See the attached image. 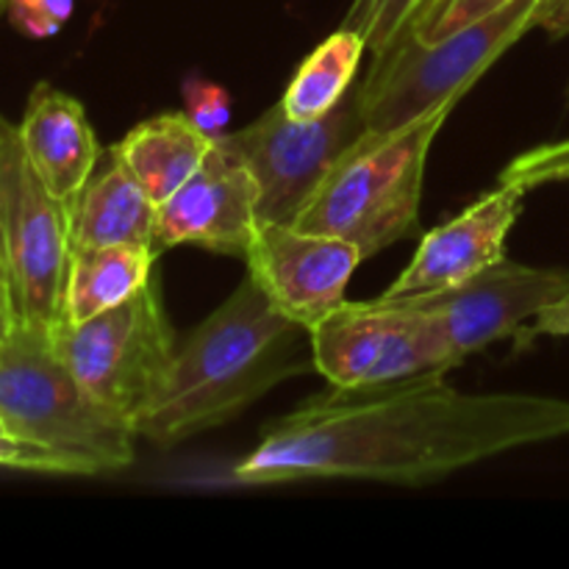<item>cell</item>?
<instances>
[{"label": "cell", "instance_id": "obj_2", "mask_svg": "<svg viewBox=\"0 0 569 569\" xmlns=\"http://www.w3.org/2000/svg\"><path fill=\"white\" fill-rule=\"evenodd\" d=\"M311 359V331L270 303L253 278L178 342L159 392L133 422L139 439L176 448L242 415Z\"/></svg>", "mask_w": 569, "mask_h": 569}, {"label": "cell", "instance_id": "obj_21", "mask_svg": "<svg viewBox=\"0 0 569 569\" xmlns=\"http://www.w3.org/2000/svg\"><path fill=\"white\" fill-rule=\"evenodd\" d=\"M183 103H187V114L200 131L209 133L211 139L222 137L231 122V94L226 87L209 81V78L192 76L183 81L181 87Z\"/></svg>", "mask_w": 569, "mask_h": 569}, {"label": "cell", "instance_id": "obj_27", "mask_svg": "<svg viewBox=\"0 0 569 569\" xmlns=\"http://www.w3.org/2000/svg\"><path fill=\"white\" fill-rule=\"evenodd\" d=\"M9 331H11V311H9V303H6L3 287H0V339H3Z\"/></svg>", "mask_w": 569, "mask_h": 569}, {"label": "cell", "instance_id": "obj_6", "mask_svg": "<svg viewBox=\"0 0 569 569\" xmlns=\"http://www.w3.org/2000/svg\"><path fill=\"white\" fill-rule=\"evenodd\" d=\"M70 256V203L48 192L17 122L0 117V287L11 328L53 333L61 326Z\"/></svg>", "mask_w": 569, "mask_h": 569}, {"label": "cell", "instance_id": "obj_24", "mask_svg": "<svg viewBox=\"0 0 569 569\" xmlns=\"http://www.w3.org/2000/svg\"><path fill=\"white\" fill-rule=\"evenodd\" d=\"M539 337H569V295L567 298L556 300L548 309L539 311L520 333H517V345L526 348L528 342Z\"/></svg>", "mask_w": 569, "mask_h": 569}, {"label": "cell", "instance_id": "obj_3", "mask_svg": "<svg viewBox=\"0 0 569 569\" xmlns=\"http://www.w3.org/2000/svg\"><path fill=\"white\" fill-rule=\"evenodd\" d=\"M0 422L48 459L53 476H103L133 465L137 431L76 381L50 333L11 328L0 339Z\"/></svg>", "mask_w": 569, "mask_h": 569}, {"label": "cell", "instance_id": "obj_14", "mask_svg": "<svg viewBox=\"0 0 569 569\" xmlns=\"http://www.w3.org/2000/svg\"><path fill=\"white\" fill-rule=\"evenodd\" d=\"M17 131L39 181L64 203H70L98 170L100 144L87 111L53 83L42 81L31 89Z\"/></svg>", "mask_w": 569, "mask_h": 569}, {"label": "cell", "instance_id": "obj_23", "mask_svg": "<svg viewBox=\"0 0 569 569\" xmlns=\"http://www.w3.org/2000/svg\"><path fill=\"white\" fill-rule=\"evenodd\" d=\"M509 3L511 0H448V3L439 9V14L433 17L422 31L411 33V37L431 42V39L445 37V33L456 31V28L461 26H470V22L481 20V17L492 14V11L503 9V6Z\"/></svg>", "mask_w": 569, "mask_h": 569}, {"label": "cell", "instance_id": "obj_13", "mask_svg": "<svg viewBox=\"0 0 569 569\" xmlns=\"http://www.w3.org/2000/svg\"><path fill=\"white\" fill-rule=\"evenodd\" d=\"M526 189L498 183L461 214L422 233L415 259L387 289V298L448 289L506 259V239L522 214Z\"/></svg>", "mask_w": 569, "mask_h": 569}, {"label": "cell", "instance_id": "obj_7", "mask_svg": "<svg viewBox=\"0 0 569 569\" xmlns=\"http://www.w3.org/2000/svg\"><path fill=\"white\" fill-rule=\"evenodd\" d=\"M50 342L76 381L131 426L159 392L178 348L156 276L92 320L61 322Z\"/></svg>", "mask_w": 569, "mask_h": 569}, {"label": "cell", "instance_id": "obj_28", "mask_svg": "<svg viewBox=\"0 0 569 569\" xmlns=\"http://www.w3.org/2000/svg\"><path fill=\"white\" fill-rule=\"evenodd\" d=\"M445 3H448V0H433V3H431V9H428V14L426 17H422V22H420V26H417V31H422V28H426L428 26V22H431L433 20V17H437L439 14V9H442V6ZM415 31V33H417ZM409 37H411V33H409Z\"/></svg>", "mask_w": 569, "mask_h": 569}, {"label": "cell", "instance_id": "obj_9", "mask_svg": "<svg viewBox=\"0 0 569 569\" xmlns=\"http://www.w3.org/2000/svg\"><path fill=\"white\" fill-rule=\"evenodd\" d=\"M359 87L317 120H292L281 103L244 126L222 133L217 148L239 161L259 187V217L292 226L345 150L365 133Z\"/></svg>", "mask_w": 569, "mask_h": 569}, {"label": "cell", "instance_id": "obj_1", "mask_svg": "<svg viewBox=\"0 0 569 569\" xmlns=\"http://www.w3.org/2000/svg\"><path fill=\"white\" fill-rule=\"evenodd\" d=\"M567 433V400L459 392L442 372L378 387H331L267 426L231 470V481L270 487L350 478L422 487Z\"/></svg>", "mask_w": 569, "mask_h": 569}, {"label": "cell", "instance_id": "obj_30", "mask_svg": "<svg viewBox=\"0 0 569 569\" xmlns=\"http://www.w3.org/2000/svg\"><path fill=\"white\" fill-rule=\"evenodd\" d=\"M0 14H3V9H0Z\"/></svg>", "mask_w": 569, "mask_h": 569}, {"label": "cell", "instance_id": "obj_12", "mask_svg": "<svg viewBox=\"0 0 569 569\" xmlns=\"http://www.w3.org/2000/svg\"><path fill=\"white\" fill-rule=\"evenodd\" d=\"M259 187L253 176L222 148L176 194L156 206V253L176 244H198L211 253L244 259L259 228Z\"/></svg>", "mask_w": 569, "mask_h": 569}, {"label": "cell", "instance_id": "obj_18", "mask_svg": "<svg viewBox=\"0 0 569 569\" xmlns=\"http://www.w3.org/2000/svg\"><path fill=\"white\" fill-rule=\"evenodd\" d=\"M367 42L350 28L339 26L328 39H322L303 59L281 100L287 117L292 120H317L337 109L350 89L356 87V70L361 64Z\"/></svg>", "mask_w": 569, "mask_h": 569}, {"label": "cell", "instance_id": "obj_26", "mask_svg": "<svg viewBox=\"0 0 569 569\" xmlns=\"http://www.w3.org/2000/svg\"><path fill=\"white\" fill-rule=\"evenodd\" d=\"M533 28H542L553 39L569 33V0H539L533 11Z\"/></svg>", "mask_w": 569, "mask_h": 569}, {"label": "cell", "instance_id": "obj_8", "mask_svg": "<svg viewBox=\"0 0 569 569\" xmlns=\"http://www.w3.org/2000/svg\"><path fill=\"white\" fill-rule=\"evenodd\" d=\"M315 370L331 387L359 389L409 378L448 376L461 356L445 337L442 326L406 298L367 303L345 300L311 331Z\"/></svg>", "mask_w": 569, "mask_h": 569}, {"label": "cell", "instance_id": "obj_4", "mask_svg": "<svg viewBox=\"0 0 569 569\" xmlns=\"http://www.w3.org/2000/svg\"><path fill=\"white\" fill-rule=\"evenodd\" d=\"M456 106L392 133L367 131L331 167L292 226L356 244L365 259L420 237L422 178L431 144Z\"/></svg>", "mask_w": 569, "mask_h": 569}, {"label": "cell", "instance_id": "obj_11", "mask_svg": "<svg viewBox=\"0 0 569 569\" xmlns=\"http://www.w3.org/2000/svg\"><path fill=\"white\" fill-rule=\"evenodd\" d=\"M244 261L248 276L270 303L306 331H315L345 303V289L365 256L339 237L261 220Z\"/></svg>", "mask_w": 569, "mask_h": 569}, {"label": "cell", "instance_id": "obj_5", "mask_svg": "<svg viewBox=\"0 0 569 569\" xmlns=\"http://www.w3.org/2000/svg\"><path fill=\"white\" fill-rule=\"evenodd\" d=\"M539 0H511L503 9L461 26L445 37H406L376 56L359 81L367 131L392 133L442 106H456L478 78L533 28Z\"/></svg>", "mask_w": 569, "mask_h": 569}, {"label": "cell", "instance_id": "obj_19", "mask_svg": "<svg viewBox=\"0 0 569 569\" xmlns=\"http://www.w3.org/2000/svg\"><path fill=\"white\" fill-rule=\"evenodd\" d=\"M431 3L433 0H353L342 28L359 33L376 59L417 31Z\"/></svg>", "mask_w": 569, "mask_h": 569}, {"label": "cell", "instance_id": "obj_17", "mask_svg": "<svg viewBox=\"0 0 569 569\" xmlns=\"http://www.w3.org/2000/svg\"><path fill=\"white\" fill-rule=\"evenodd\" d=\"M156 259L159 253L144 244L72 250L61 322H87L142 292L153 278Z\"/></svg>", "mask_w": 569, "mask_h": 569}, {"label": "cell", "instance_id": "obj_29", "mask_svg": "<svg viewBox=\"0 0 569 569\" xmlns=\"http://www.w3.org/2000/svg\"><path fill=\"white\" fill-rule=\"evenodd\" d=\"M6 6H9V0H0V9L6 11Z\"/></svg>", "mask_w": 569, "mask_h": 569}, {"label": "cell", "instance_id": "obj_10", "mask_svg": "<svg viewBox=\"0 0 569 569\" xmlns=\"http://www.w3.org/2000/svg\"><path fill=\"white\" fill-rule=\"evenodd\" d=\"M567 295L569 270L565 267L500 259L456 287L406 295V300L442 326L448 342L465 361L500 339L517 337L539 311Z\"/></svg>", "mask_w": 569, "mask_h": 569}, {"label": "cell", "instance_id": "obj_16", "mask_svg": "<svg viewBox=\"0 0 569 569\" xmlns=\"http://www.w3.org/2000/svg\"><path fill=\"white\" fill-rule=\"evenodd\" d=\"M153 233L156 203L109 153V167L94 170L81 192L70 200L72 250L109 244L153 248Z\"/></svg>", "mask_w": 569, "mask_h": 569}, {"label": "cell", "instance_id": "obj_15", "mask_svg": "<svg viewBox=\"0 0 569 569\" xmlns=\"http://www.w3.org/2000/svg\"><path fill=\"white\" fill-rule=\"evenodd\" d=\"M211 148L214 139L200 131L187 111H170L137 122L109 153L159 206L198 172Z\"/></svg>", "mask_w": 569, "mask_h": 569}, {"label": "cell", "instance_id": "obj_20", "mask_svg": "<svg viewBox=\"0 0 569 569\" xmlns=\"http://www.w3.org/2000/svg\"><path fill=\"white\" fill-rule=\"evenodd\" d=\"M565 178H569V137L517 156L500 172L498 183H511V187H522L526 192H531L542 183L565 181Z\"/></svg>", "mask_w": 569, "mask_h": 569}, {"label": "cell", "instance_id": "obj_22", "mask_svg": "<svg viewBox=\"0 0 569 569\" xmlns=\"http://www.w3.org/2000/svg\"><path fill=\"white\" fill-rule=\"evenodd\" d=\"M76 0H9V22L28 39H50L67 26Z\"/></svg>", "mask_w": 569, "mask_h": 569}, {"label": "cell", "instance_id": "obj_25", "mask_svg": "<svg viewBox=\"0 0 569 569\" xmlns=\"http://www.w3.org/2000/svg\"><path fill=\"white\" fill-rule=\"evenodd\" d=\"M0 467L6 470H31V472H50L48 459L37 450L26 448L9 433H0Z\"/></svg>", "mask_w": 569, "mask_h": 569}]
</instances>
